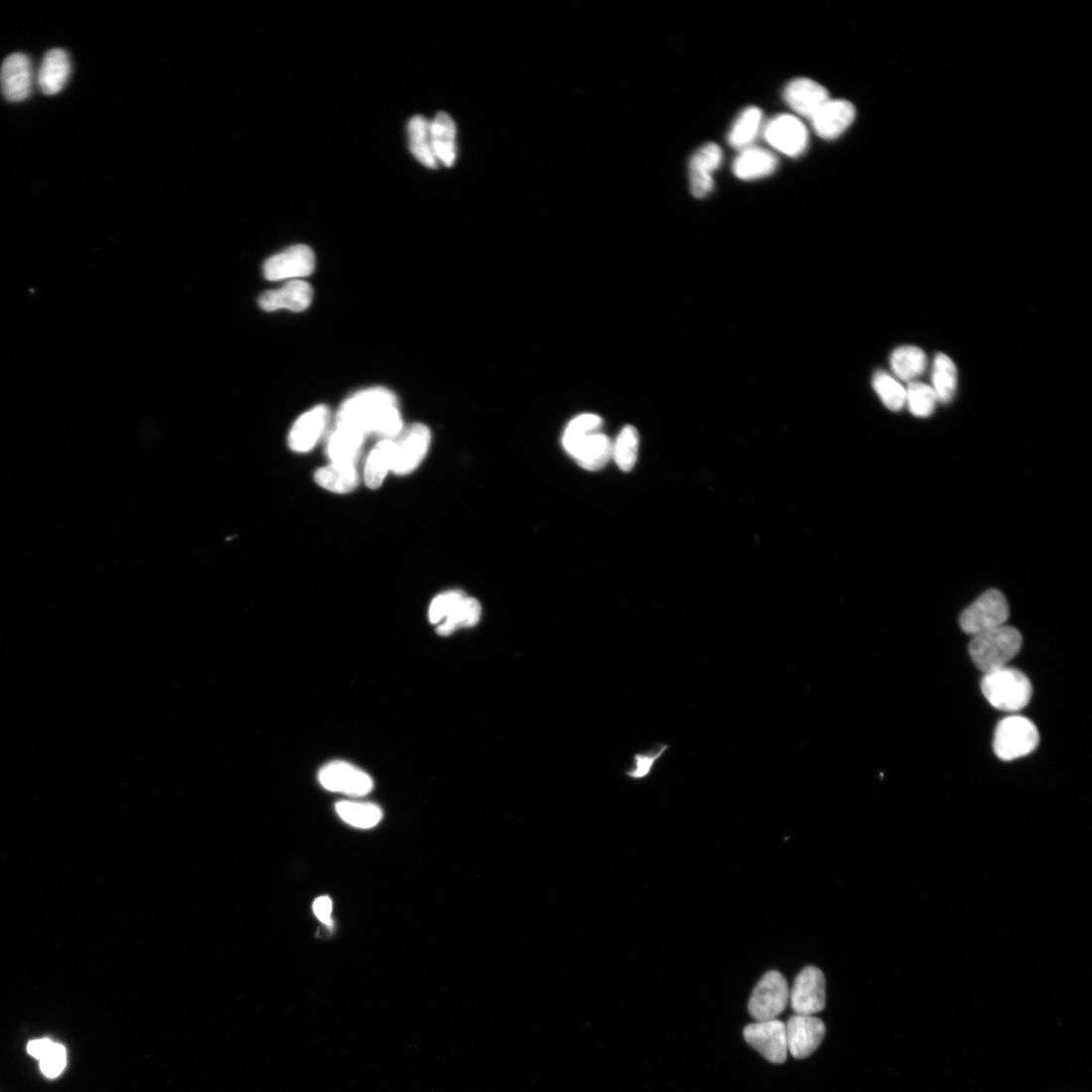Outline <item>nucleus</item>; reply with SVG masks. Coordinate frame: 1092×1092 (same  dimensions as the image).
I'll return each mask as SVG.
<instances>
[{
  "instance_id": "f257e3e1",
  "label": "nucleus",
  "mask_w": 1092,
  "mask_h": 1092,
  "mask_svg": "<svg viewBox=\"0 0 1092 1092\" xmlns=\"http://www.w3.org/2000/svg\"><path fill=\"white\" fill-rule=\"evenodd\" d=\"M338 425L366 435L374 433L391 441L403 430L396 396L387 389L362 391L348 399L338 414Z\"/></svg>"
},
{
  "instance_id": "f03ea898",
  "label": "nucleus",
  "mask_w": 1092,
  "mask_h": 1092,
  "mask_svg": "<svg viewBox=\"0 0 1092 1092\" xmlns=\"http://www.w3.org/2000/svg\"><path fill=\"white\" fill-rule=\"evenodd\" d=\"M1022 644L1021 632L1004 625L973 636L969 653L975 666L987 674L1007 667L1020 652Z\"/></svg>"
},
{
  "instance_id": "7ed1b4c3",
  "label": "nucleus",
  "mask_w": 1092,
  "mask_h": 1092,
  "mask_svg": "<svg viewBox=\"0 0 1092 1092\" xmlns=\"http://www.w3.org/2000/svg\"><path fill=\"white\" fill-rule=\"evenodd\" d=\"M981 690L988 701L1001 712L1017 713L1030 701L1032 686L1021 671L1005 667L987 673L981 681Z\"/></svg>"
},
{
  "instance_id": "20e7f679",
  "label": "nucleus",
  "mask_w": 1092,
  "mask_h": 1092,
  "mask_svg": "<svg viewBox=\"0 0 1092 1092\" xmlns=\"http://www.w3.org/2000/svg\"><path fill=\"white\" fill-rule=\"evenodd\" d=\"M1040 743V734L1028 719L1014 716L997 727L994 750L1003 760H1014L1032 752Z\"/></svg>"
},
{
  "instance_id": "39448f33",
  "label": "nucleus",
  "mask_w": 1092,
  "mask_h": 1092,
  "mask_svg": "<svg viewBox=\"0 0 1092 1092\" xmlns=\"http://www.w3.org/2000/svg\"><path fill=\"white\" fill-rule=\"evenodd\" d=\"M1010 617V606L999 590L980 596L960 617L962 630L972 636L1004 626Z\"/></svg>"
},
{
  "instance_id": "423d86ee",
  "label": "nucleus",
  "mask_w": 1092,
  "mask_h": 1092,
  "mask_svg": "<svg viewBox=\"0 0 1092 1092\" xmlns=\"http://www.w3.org/2000/svg\"><path fill=\"white\" fill-rule=\"evenodd\" d=\"M790 989L784 976L770 971L762 976L749 1002V1012L756 1022L776 1020L789 1004Z\"/></svg>"
},
{
  "instance_id": "0eeeda50",
  "label": "nucleus",
  "mask_w": 1092,
  "mask_h": 1092,
  "mask_svg": "<svg viewBox=\"0 0 1092 1092\" xmlns=\"http://www.w3.org/2000/svg\"><path fill=\"white\" fill-rule=\"evenodd\" d=\"M826 979L816 967H806L795 978L789 1004L800 1016H813L826 1008Z\"/></svg>"
},
{
  "instance_id": "6e6552de",
  "label": "nucleus",
  "mask_w": 1092,
  "mask_h": 1092,
  "mask_svg": "<svg viewBox=\"0 0 1092 1092\" xmlns=\"http://www.w3.org/2000/svg\"><path fill=\"white\" fill-rule=\"evenodd\" d=\"M747 1043L774 1064L787 1059L786 1025L778 1020L756 1022L744 1029Z\"/></svg>"
},
{
  "instance_id": "1a4fd4ad",
  "label": "nucleus",
  "mask_w": 1092,
  "mask_h": 1092,
  "mask_svg": "<svg viewBox=\"0 0 1092 1092\" xmlns=\"http://www.w3.org/2000/svg\"><path fill=\"white\" fill-rule=\"evenodd\" d=\"M430 442V430L423 424H414L402 430L394 442L392 472L399 476L414 472L424 461Z\"/></svg>"
},
{
  "instance_id": "9d476101",
  "label": "nucleus",
  "mask_w": 1092,
  "mask_h": 1092,
  "mask_svg": "<svg viewBox=\"0 0 1092 1092\" xmlns=\"http://www.w3.org/2000/svg\"><path fill=\"white\" fill-rule=\"evenodd\" d=\"M786 1025L788 1052L796 1059L812 1055L823 1043L827 1028L821 1019L795 1015Z\"/></svg>"
},
{
  "instance_id": "9b49d317",
  "label": "nucleus",
  "mask_w": 1092,
  "mask_h": 1092,
  "mask_svg": "<svg viewBox=\"0 0 1092 1092\" xmlns=\"http://www.w3.org/2000/svg\"><path fill=\"white\" fill-rule=\"evenodd\" d=\"M315 269V255L306 245H295L270 257L263 266L264 277L277 282L310 276Z\"/></svg>"
},
{
  "instance_id": "f8f14e48",
  "label": "nucleus",
  "mask_w": 1092,
  "mask_h": 1092,
  "mask_svg": "<svg viewBox=\"0 0 1092 1092\" xmlns=\"http://www.w3.org/2000/svg\"><path fill=\"white\" fill-rule=\"evenodd\" d=\"M319 781L328 791L361 797L373 789L371 778L345 761L326 764L319 772Z\"/></svg>"
},
{
  "instance_id": "ddd939ff",
  "label": "nucleus",
  "mask_w": 1092,
  "mask_h": 1092,
  "mask_svg": "<svg viewBox=\"0 0 1092 1092\" xmlns=\"http://www.w3.org/2000/svg\"><path fill=\"white\" fill-rule=\"evenodd\" d=\"M764 139L778 151L790 157L801 155L808 144L805 126L791 115L772 119L763 132Z\"/></svg>"
},
{
  "instance_id": "4468645a",
  "label": "nucleus",
  "mask_w": 1092,
  "mask_h": 1092,
  "mask_svg": "<svg viewBox=\"0 0 1092 1092\" xmlns=\"http://www.w3.org/2000/svg\"><path fill=\"white\" fill-rule=\"evenodd\" d=\"M723 151L715 143L699 148L690 159V185L692 195L697 199L706 198L714 191L713 173L721 167Z\"/></svg>"
},
{
  "instance_id": "2eb2a0df",
  "label": "nucleus",
  "mask_w": 1092,
  "mask_h": 1092,
  "mask_svg": "<svg viewBox=\"0 0 1092 1092\" xmlns=\"http://www.w3.org/2000/svg\"><path fill=\"white\" fill-rule=\"evenodd\" d=\"M0 85L5 97L12 102L23 101L31 95L33 68L27 55L14 53L5 60L0 69Z\"/></svg>"
},
{
  "instance_id": "dca6fc26",
  "label": "nucleus",
  "mask_w": 1092,
  "mask_h": 1092,
  "mask_svg": "<svg viewBox=\"0 0 1092 1092\" xmlns=\"http://www.w3.org/2000/svg\"><path fill=\"white\" fill-rule=\"evenodd\" d=\"M856 108L848 100H829L811 118L815 133L825 140H834L841 136L853 123Z\"/></svg>"
},
{
  "instance_id": "f3484780",
  "label": "nucleus",
  "mask_w": 1092,
  "mask_h": 1092,
  "mask_svg": "<svg viewBox=\"0 0 1092 1092\" xmlns=\"http://www.w3.org/2000/svg\"><path fill=\"white\" fill-rule=\"evenodd\" d=\"M784 99L798 115L811 119L830 100L826 87L808 78H796L785 87Z\"/></svg>"
},
{
  "instance_id": "a211bd4d",
  "label": "nucleus",
  "mask_w": 1092,
  "mask_h": 1092,
  "mask_svg": "<svg viewBox=\"0 0 1092 1092\" xmlns=\"http://www.w3.org/2000/svg\"><path fill=\"white\" fill-rule=\"evenodd\" d=\"M328 420H330V410L323 405L303 414L290 432L291 450L296 453L310 452L321 439Z\"/></svg>"
},
{
  "instance_id": "6ab92c4d",
  "label": "nucleus",
  "mask_w": 1092,
  "mask_h": 1092,
  "mask_svg": "<svg viewBox=\"0 0 1092 1092\" xmlns=\"http://www.w3.org/2000/svg\"><path fill=\"white\" fill-rule=\"evenodd\" d=\"M312 300V287L306 282L294 280L279 290L268 291L261 295L259 305L267 312L281 309L303 312L310 307Z\"/></svg>"
},
{
  "instance_id": "aec40b11",
  "label": "nucleus",
  "mask_w": 1092,
  "mask_h": 1092,
  "mask_svg": "<svg viewBox=\"0 0 1092 1092\" xmlns=\"http://www.w3.org/2000/svg\"><path fill=\"white\" fill-rule=\"evenodd\" d=\"M71 73L69 55L63 49H52L46 53L42 62L38 83L46 95L60 93L67 85Z\"/></svg>"
},
{
  "instance_id": "412c9836",
  "label": "nucleus",
  "mask_w": 1092,
  "mask_h": 1092,
  "mask_svg": "<svg viewBox=\"0 0 1092 1092\" xmlns=\"http://www.w3.org/2000/svg\"><path fill=\"white\" fill-rule=\"evenodd\" d=\"M778 167V158L769 150L749 147L736 158L735 176L743 181H752L772 175Z\"/></svg>"
},
{
  "instance_id": "4be33fe9",
  "label": "nucleus",
  "mask_w": 1092,
  "mask_h": 1092,
  "mask_svg": "<svg viewBox=\"0 0 1092 1092\" xmlns=\"http://www.w3.org/2000/svg\"><path fill=\"white\" fill-rule=\"evenodd\" d=\"M430 137L433 152L439 163L452 168L457 160V125L447 113H440L430 121Z\"/></svg>"
},
{
  "instance_id": "5701e85b",
  "label": "nucleus",
  "mask_w": 1092,
  "mask_h": 1092,
  "mask_svg": "<svg viewBox=\"0 0 1092 1092\" xmlns=\"http://www.w3.org/2000/svg\"><path fill=\"white\" fill-rule=\"evenodd\" d=\"M365 435L344 425H338L328 443L327 454L333 463L356 464Z\"/></svg>"
},
{
  "instance_id": "b1692460",
  "label": "nucleus",
  "mask_w": 1092,
  "mask_h": 1092,
  "mask_svg": "<svg viewBox=\"0 0 1092 1092\" xmlns=\"http://www.w3.org/2000/svg\"><path fill=\"white\" fill-rule=\"evenodd\" d=\"M315 479L322 487L338 494L350 493L359 484L356 464L333 463L320 469Z\"/></svg>"
},
{
  "instance_id": "393cba45",
  "label": "nucleus",
  "mask_w": 1092,
  "mask_h": 1092,
  "mask_svg": "<svg viewBox=\"0 0 1092 1092\" xmlns=\"http://www.w3.org/2000/svg\"><path fill=\"white\" fill-rule=\"evenodd\" d=\"M614 457V445L603 433H594L583 442L574 459L587 471L604 469Z\"/></svg>"
},
{
  "instance_id": "a878e982",
  "label": "nucleus",
  "mask_w": 1092,
  "mask_h": 1092,
  "mask_svg": "<svg viewBox=\"0 0 1092 1092\" xmlns=\"http://www.w3.org/2000/svg\"><path fill=\"white\" fill-rule=\"evenodd\" d=\"M409 147L414 157L428 169L439 167L433 152L430 137V121L423 116H415L408 123Z\"/></svg>"
},
{
  "instance_id": "bb28decb",
  "label": "nucleus",
  "mask_w": 1092,
  "mask_h": 1092,
  "mask_svg": "<svg viewBox=\"0 0 1092 1092\" xmlns=\"http://www.w3.org/2000/svg\"><path fill=\"white\" fill-rule=\"evenodd\" d=\"M394 450V442L385 440L377 444L369 454L364 470L365 483L369 488L379 487L392 471Z\"/></svg>"
},
{
  "instance_id": "cd10ccee",
  "label": "nucleus",
  "mask_w": 1092,
  "mask_h": 1092,
  "mask_svg": "<svg viewBox=\"0 0 1092 1092\" xmlns=\"http://www.w3.org/2000/svg\"><path fill=\"white\" fill-rule=\"evenodd\" d=\"M481 616V607L475 598L465 596L437 628V633L449 636L457 629L476 626Z\"/></svg>"
},
{
  "instance_id": "c85d7f7f",
  "label": "nucleus",
  "mask_w": 1092,
  "mask_h": 1092,
  "mask_svg": "<svg viewBox=\"0 0 1092 1092\" xmlns=\"http://www.w3.org/2000/svg\"><path fill=\"white\" fill-rule=\"evenodd\" d=\"M337 811L346 824L362 830L375 827L382 818L381 809L371 803L342 801L337 804Z\"/></svg>"
},
{
  "instance_id": "c756f323",
  "label": "nucleus",
  "mask_w": 1092,
  "mask_h": 1092,
  "mask_svg": "<svg viewBox=\"0 0 1092 1092\" xmlns=\"http://www.w3.org/2000/svg\"><path fill=\"white\" fill-rule=\"evenodd\" d=\"M761 111L756 106H749L739 116L729 135V143L735 149H747L756 138L760 122Z\"/></svg>"
},
{
  "instance_id": "7c9ffc66",
  "label": "nucleus",
  "mask_w": 1092,
  "mask_h": 1092,
  "mask_svg": "<svg viewBox=\"0 0 1092 1092\" xmlns=\"http://www.w3.org/2000/svg\"><path fill=\"white\" fill-rule=\"evenodd\" d=\"M891 367L894 373L904 381H914L926 367V355L918 347L903 346L891 355Z\"/></svg>"
},
{
  "instance_id": "2f4dec72",
  "label": "nucleus",
  "mask_w": 1092,
  "mask_h": 1092,
  "mask_svg": "<svg viewBox=\"0 0 1092 1092\" xmlns=\"http://www.w3.org/2000/svg\"><path fill=\"white\" fill-rule=\"evenodd\" d=\"M934 391L938 401L950 403L957 389V368L952 359L942 353L936 356L933 369Z\"/></svg>"
},
{
  "instance_id": "473e14b6",
  "label": "nucleus",
  "mask_w": 1092,
  "mask_h": 1092,
  "mask_svg": "<svg viewBox=\"0 0 1092 1092\" xmlns=\"http://www.w3.org/2000/svg\"><path fill=\"white\" fill-rule=\"evenodd\" d=\"M603 423V419L595 414H584L576 417L568 425L563 436V445L568 454L574 458L587 437L597 433Z\"/></svg>"
},
{
  "instance_id": "72a5a7b5",
  "label": "nucleus",
  "mask_w": 1092,
  "mask_h": 1092,
  "mask_svg": "<svg viewBox=\"0 0 1092 1092\" xmlns=\"http://www.w3.org/2000/svg\"><path fill=\"white\" fill-rule=\"evenodd\" d=\"M639 449V435L635 427L625 426L619 433L614 445V457L618 468L623 472H630L637 461Z\"/></svg>"
},
{
  "instance_id": "f704fd0d",
  "label": "nucleus",
  "mask_w": 1092,
  "mask_h": 1092,
  "mask_svg": "<svg viewBox=\"0 0 1092 1092\" xmlns=\"http://www.w3.org/2000/svg\"><path fill=\"white\" fill-rule=\"evenodd\" d=\"M906 391V405L916 417L931 416L936 408L938 397L934 389L920 381H911Z\"/></svg>"
},
{
  "instance_id": "c9c22d12",
  "label": "nucleus",
  "mask_w": 1092,
  "mask_h": 1092,
  "mask_svg": "<svg viewBox=\"0 0 1092 1092\" xmlns=\"http://www.w3.org/2000/svg\"><path fill=\"white\" fill-rule=\"evenodd\" d=\"M873 388L891 411H900L906 404L905 389L886 371H879L874 375Z\"/></svg>"
},
{
  "instance_id": "e433bc0d",
  "label": "nucleus",
  "mask_w": 1092,
  "mask_h": 1092,
  "mask_svg": "<svg viewBox=\"0 0 1092 1092\" xmlns=\"http://www.w3.org/2000/svg\"><path fill=\"white\" fill-rule=\"evenodd\" d=\"M465 596L462 591H450L437 596L430 606V622L436 624L445 620Z\"/></svg>"
},
{
  "instance_id": "4c0bfd02",
  "label": "nucleus",
  "mask_w": 1092,
  "mask_h": 1092,
  "mask_svg": "<svg viewBox=\"0 0 1092 1092\" xmlns=\"http://www.w3.org/2000/svg\"><path fill=\"white\" fill-rule=\"evenodd\" d=\"M67 1064L68 1052L66 1047L60 1043H54L49 1052L40 1060L42 1073L51 1079L59 1077L65 1071Z\"/></svg>"
},
{
  "instance_id": "58836bf2",
  "label": "nucleus",
  "mask_w": 1092,
  "mask_h": 1092,
  "mask_svg": "<svg viewBox=\"0 0 1092 1092\" xmlns=\"http://www.w3.org/2000/svg\"><path fill=\"white\" fill-rule=\"evenodd\" d=\"M669 747L667 745H658L650 750L647 753H638L634 758V766L627 774L634 779H640L647 776L654 766L655 761L660 759L667 751Z\"/></svg>"
},
{
  "instance_id": "ea45409f",
  "label": "nucleus",
  "mask_w": 1092,
  "mask_h": 1092,
  "mask_svg": "<svg viewBox=\"0 0 1092 1092\" xmlns=\"http://www.w3.org/2000/svg\"><path fill=\"white\" fill-rule=\"evenodd\" d=\"M313 910L317 918L326 925H333V911L334 902L328 896H321L317 898L313 905Z\"/></svg>"
},
{
  "instance_id": "a19ab883",
  "label": "nucleus",
  "mask_w": 1092,
  "mask_h": 1092,
  "mask_svg": "<svg viewBox=\"0 0 1092 1092\" xmlns=\"http://www.w3.org/2000/svg\"><path fill=\"white\" fill-rule=\"evenodd\" d=\"M54 1043L55 1042L48 1039V1037L33 1040L28 1044L27 1051L32 1057L40 1061L53 1047Z\"/></svg>"
}]
</instances>
